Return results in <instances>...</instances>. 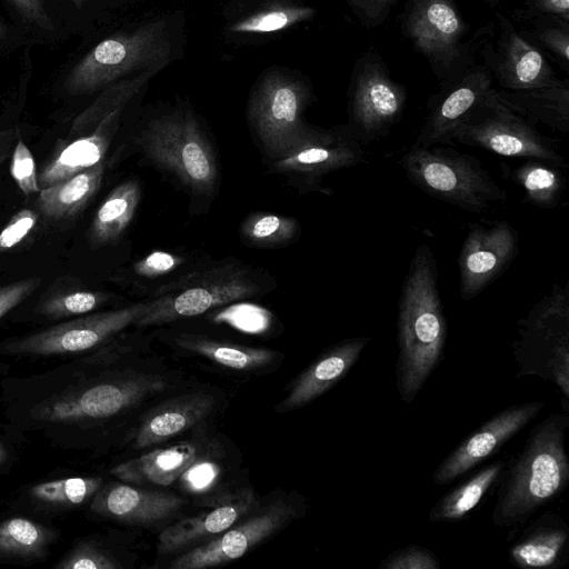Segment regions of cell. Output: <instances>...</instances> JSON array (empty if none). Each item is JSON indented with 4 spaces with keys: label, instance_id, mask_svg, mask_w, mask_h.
<instances>
[{
    "label": "cell",
    "instance_id": "1",
    "mask_svg": "<svg viewBox=\"0 0 569 569\" xmlns=\"http://www.w3.org/2000/svg\"><path fill=\"white\" fill-rule=\"evenodd\" d=\"M447 340V321L437 263L420 244L405 277L398 305L396 385L400 399L411 403L438 366Z\"/></svg>",
    "mask_w": 569,
    "mask_h": 569
},
{
    "label": "cell",
    "instance_id": "2",
    "mask_svg": "<svg viewBox=\"0 0 569 569\" xmlns=\"http://www.w3.org/2000/svg\"><path fill=\"white\" fill-rule=\"evenodd\" d=\"M567 413H553L536 425L522 449L506 462L499 478L492 522L518 527L539 508L557 498L569 483L565 449Z\"/></svg>",
    "mask_w": 569,
    "mask_h": 569
},
{
    "label": "cell",
    "instance_id": "3",
    "mask_svg": "<svg viewBox=\"0 0 569 569\" xmlns=\"http://www.w3.org/2000/svg\"><path fill=\"white\" fill-rule=\"evenodd\" d=\"M399 163L423 192L469 212L489 211L508 197L479 160L450 148L411 147Z\"/></svg>",
    "mask_w": 569,
    "mask_h": 569
},
{
    "label": "cell",
    "instance_id": "4",
    "mask_svg": "<svg viewBox=\"0 0 569 569\" xmlns=\"http://www.w3.org/2000/svg\"><path fill=\"white\" fill-rule=\"evenodd\" d=\"M171 61V42L163 20L113 34L94 46L67 74L64 89L86 94L133 72L161 71Z\"/></svg>",
    "mask_w": 569,
    "mask_h": 569
},
{
    "label": "cell",
    "instance_id": "5",
    "mask_svg": "<svg viewBox=\"0 0 569 569\" xmlns=\"http://www.w3.org/2000/svg\"><path fill=\"white\" fill-rule=\"evenodd\" d=\"M516 378L537 376L557 386L565 410L569 402V284H555L518 321Z\"/></svg>",
    "mask_w": 569,
    "mask_h": 569
},
{
    "label": "cell",
    "instance_id": "6",
    "mask_svg": "<svg viewBox=\"0 0 569 569\" xmlns=\"http://www.w3.org/2000/svg\"><path fill=\"white\" fill-rule=\"evenodd\" d=\"M139 146L149 161L191 192L209 196L216 191V153L191 112L179 110L152 120L142 130Z\"/></svg>",
    "mask_w": 569,
    "mask_h": 569
},
{
    "label": "cell",
    "instance_id": "7",
    "mask_svg": "<svg viewBox=\"0 0 569 569\" xmlns=\"http://www.w3.org/2000/svg\"><path fill=\"white\" fill-rule=\"evenodd\" d=\"M259 280L237 262L189 273L157 289L136 322L148 327L200 316L211 309L258 295Z\"/></svg>",
    "mask_w": 569,
    "mask_h": 569
},
{
    "label": "cell",
    "instance_id": "8",
    "mask_svg": "<svg viewBox=\"0 0 569 569\" xmlns=\"http://www.w3.org/2000/svg\"><path fill=\"white\" fill-rule=\"evenodd\" d=\"M452 141L502 157L539 159L567 167L555 142L507 107L495 87L458 126Z\"/></svg>",
    "mask_w": 569,
    "mask_h": 569
},
{
    "label": "cell",
    "instance_id": "9",
    "mask_svg": "<svg viewBox=\"0 0 569 569\" xmlns=\"http://www.w3.org/2000/svg\"><path fill=\"white\" fill-rule=\"evenodd\" d=\"M401 30L433 74L446 78L471 49L468 24L453 0H406Z\"/></svg>",
    "mask_w": 569,
    "mask_h": 569
},
{
    "label": "cell",
    "instance_id": "10",
    "mask_svg": "<svg viewBox=\"0 0 569 569\" xmlns=\"http://www.w3.org/2000/svg\"><path fill=\"white\" fill-rule=\"evenodd\" d=\"M310 90L300 80L279 72L269 73L258 86L249 104V119L264 152L272 160L289 152L309 126L302 113Z\"/></svg>",
    "mask_w": 569,
    "mask_h": 569
},
{
    "label": "cell",
    "instance_id": "11",
    "mask_svg": "<svg viewBox=\"0 0 569 569\" xmlns=\"http://www.w3.org/2000/svg\"><path fill=\"white\" fill-rule=\"evenodd\" d=\"M478 54L499 89L518 91L555 83L558 78L543 51L501 12L476 34Z\"/></svg>",
    "mask_w": 569,
    "mask_h": 569
},
{
    "label": "cell",
    "instance_id": "12",
    "mask_svg": "<svg viewBox=\"0 0 569 569\" xmlns=\"http://www.w3.org/2000/svg\"><path fill=\"white\" fill-rule=\"evenodd\" d=\"M406 88L389 73L379 54L365 51L357 60L350 83L348 127L363 144L386 136L400 121Z\"/></svg>",
    "mask_w": 569,
    "mask_h": 569
},
{
    "label": "cell",
    "instance_id": "13",
    "mask_svg": "<svg viewBox=\"0 0 569 569\" xmlns=\"http://www.w3.org/2000/svg\"><path fill=\"white\" fill-rule=\"evenodd\" d=\"M477 40L459 64L442 80L428 101V113L411 147L451 143L458 126L493 88V78L483 61L477 60Z\"/></svg>",
    "mask_w": 569,
    "mask_h": 569
},
{
    "label": "cell",
    "instance_id": "14",
    "mask_svg": "<svg viewBox=\"0 0 569 569\" xmlns=\"http://www.w3.org/2000/svg\"><path fill=\"white\" fill-rule=\"evenodd\" d=\"M148 300L124 308L80 317L0 347L10 355L56 356L82 352L107 341L142 317Z\"/></svg>",
    "mask_w": 569,
    "mask_h": 569
},
{
    "label": "cell",
    "instance_id": "15",
    "mask_svg": "<svg viewBox=\"0 0 569 569\" xmlns=\"http://www.w3.org/2000/svg\"><path fill=\"white\" fill-rule=\"evenodd\" d=\"M362 143L350 128L309 127L302 139L284 156L272 160V168L309 189H318L325 176L357 166L365 160Z\"/></svg>",
    "mask_w": 569,
    "mask_h": 569
},
{
    "label": "cell",
    "instance_id": "16",
    "mask_svg": "<svg viewBox=\"0 0 569 569\" xmlns=\"http://www.w3.org/2000/svg\"><path fill=\"white\" fill-rule=\"evenodd\" d=\"M164 387V381L149 376L97 383L44 401L36 408V418L46 422L108 418Z\"/></svg>",
    "mask_w": 569,
    "mask_h": 569
},
{
    "label": "cell",
    "instance_id": "17",
    "mask_svg": "<svg viewBox=\"0 0 569 569\" xmlns=\"http://www.w3.org/2000/svg\"><path fill=\"white\" fill-rule=\"evenodd\" d=\"M518 249V232L508 221L472 224L458 258L461 298L478 296L508 269Z\"/></svg>",
    "mask_w": 569,
    "mask_h": 569
},
{
    "label": "cell",
    "instance_id": "18",
    "mask_svg": "<svg viewBox=\"0 0 569 569\" xmlns=\"http://www.w3.org/2000/svg\"><path fill=\"white\" fill-rule=\"evenodd\" d=\"M543 401L508 407L482 423L452 450L435 469L432 481L445 486L496 453L543 409Z\"/></svg>",
    "mask_w": 569,
    "mask_h": 569
},
{
    "label": "cell",
    "instance_id": "19",
    "mask_svg": "<svg viewBox=\"0 0 569 569\" xmlns=\"http://www.w3.org/2000/svg\"><path fill=\"white\" fill-rule=\"evenodd\" d=\"M296 515L292 506L282 500L274 501L262 512L180 555L172 561L170 568L203 569L236 560L280 529Z\"/></svg>",
    "mask_w": 569,
    "mask_h": 569
},
{
    "label": "cell",
    "instance_id": "20",
    "mask_svg": "<svg viewBox=\"0 0 569 569\" xmlns=\"http://www.w3.org/2000/svg\"><path fill=\"white\" fill-rule=\"evenodd\" d=\"M254 501L253 491L249 488L216 497L202 512L166 528L159 536L158 551L174 553L223 532L248 513Z\"/></svg>",
    "mask_w": 569,
    "mask_h": 569
},
{
    "label": "cell",
    "instance_id": "21",
    "mask_svg": "<svg viewBox=\"0 0 569 569\" xmlns=\"http://www.w3.org/2000/svg\"><path fill=\"white\" fill-rule=\"evenodd\" d=\"M186 503V499L176 495L112 482L102 485L91 499L90 508L104 518L140 526L164 520Z\"/></svg>",
    "mask_w": 569,
    "mask_h": 569
},
{
    "label": "cell",
    "instance_id": "22",
    "mask_svg": "<svg viewBox=\"0 0 569 569\" xmlns=\"http://www.w3.org/2000/svg\"><path fill=\"white\" fill-rule=\"evenodd\" d=\"M368 337L343 340L320 355L295 381L290 393L277 407L288 411L305 406L341 380L360 357Z\"/></svg>",
    "mask_w": 569,
    "mask_h": 569
},
{
    "label": "cell",
    "instance_id": "23",
    "mask_svg": "<svg viewBox=\"0 0 569 569\" xmlns=\"http://www.w3.org/2000/svg\"><path fill=\"white\" fill-rule=\"evenodd\" d=\"M509 558L522 569L566 566L569 561L568 523L557 513H543L512 543Z\"/></svg>",
    "mask_w": 569,
    "mask_h": 569
},
{
    "label": "cell",
    "instance_id": "24",
    "mask_svg": "<svg viewBox=\"0 0 569 569\" xmlns=\"http://www.w3.org/2000/svg\"><path fill=\"white\" fill-rule=\"evenodd\" d=\"M123 108L109 113L91 132L64 146L41 170L38 181L46 188L103 161Z\"/></svg>",
    "mask_w": 569,
    "mask_h": 569
},
{
    "label": "cell",
    "instance_id": "25",
    "mask_svg": "<svg viewBox=\"0 0 569 569\" xmlns=\"http://www.w3.org/2000/svg\"><path fill=\"white\" fill-rule=\"evenodd\" d=\"M497 97L513 112L532 126L552 131H569V80L526 90L509 91L496 88Z\"/></svg>",
    "mask_w": 569,
    "mask_h": 569
},
{
    "label": "cell",
    "instance_id": "26",
    "mask_svg": "<svg viewBox=\"0 0 569 569\" xmlns=\"http://www.w3.org/2000/svg\"><path fill=\"white\" fill-rule=\"evenodd\" d=\"M213 405L214 398L203 392L170 399L143 420L136 437V447H149L177 436L203 419Z\"/></svg>",
    "mask_w": 569,
    "mask_h": 569
},
{
    "label": "cell",
    "instance_id": "27",
    "mask_svg": "<svg viewBox=\"0 0 569 569\" xmlns=\"http://www.w3.org/2000/svg\"><path fill=\"white\" fill-rule=\"evenodd\" d=\"M196 459V448L183 442L122 462L110 473L129 483L168 486L180 478Z\"/></svg>",
    "mask_w": 569,
    "mask_h": 569
},
{
    "label": "cell",
    "instance_id": "28",
    "mask_svg": "<svg viewBox=\"0 0 569 569\" xmlns=\"http://www.w3.org/2000/svg\"><path fill=\"white\" fill-rule=\"evenodd\" d=\"M104 170L100 162L74 176L41 188L38 207L50 219H68L78 214L99 190Z\"/></svg>",
    "mask_w": 569,
    "mask_h": 569
},
{
    "label": "cell",
    "instance_id": "29",
    "mask_svg": "<svg viewBox=\"0 0 569 569\" xmlns=\"http://www.w3.org/2000/svg\"><path fill=\"white\" fill-rule=\"evenodd\" d=\"M505 465L502 460L493 461L447 492L432 506L429 521L451 522L468 517L498 482Z\"/></svg>",
    "mask_w": 569,
    "mask_h": 569
},
{
    "label": "cell",
    "instance_id": "30",
    "mask_svg": "<svg viewBox=\"0 0 569 569\" xmlns=\"http://www.w3.org/2000/svg\"><path fill=\"white\" fill-rule=\"evenodd\" d=\"M140 186L128 180L111 190L97 210L91 226V241L103 246L116 241L132 221L139 201Z\"/></svg>",
    "mask_w": 569,
    "mask_h": 569
},
{
    "label": "cell",
    "instance_id": "31",
    "mask_svg": "<svg viewBox=\"0 0 569 569\" xmlns=\"http://www.w3.org/2000/svg\"><path fill=\"white\" fill-rule=\"evenodd\" d=\"M174 341L182 349L234 370L259 369L277 357L273 350L221 342L201 335L181 333Z\"/></svg>",
    "mask_w": 569,
    "mask_h": 569
},
{
    "label": "cell",
    "instance_id": "32",
    "mask_svg": "<svg viewBox=\"0 0 569 569\" xmlns=\"http://www.w3.org/2000/svg\"><path fill=\"white\" fill-rule=\"evenodd\" d=\"M512 180L523 190L525 200L541 209H555L566 188V177L560 167L539 159H529L511 173Z\"/></svg>",
    "mask_w": 569,
    "mask_h": 569
},
{
    "label": "cell",
    "instance_id": "33",
    "mask_svg": "<svg viewBox=\"0 0 569 569\" xmlns=\"http://www.w3.org/2000/svg\"><path fill=\"white\" fill-rule=\"evenodd\" d=\"M54 539V531L28 518L3 519L0 521V558H43Z\"/></svg>",
    "mask_w": 569,
    "mask_h": 569
},
{
    "label": "cell",
    "instance_id": "34",
    "mask_svg": "<svg viewBox=\"0 0 569 569\" xmlns=\"http://www.w3.org/2000/svg\"><path fill=\"white\" fill-rule=\"evenodd\" d=\"M158 72L159 70H147L107 86L93 103L74 119L70 134L74 137L91 132L109 113L124 108L129 100Z\"/></svg>",
    "mask_w": 569,
    "mask_h": 569
},
{
    "label": "cell",
    "instance_id": "35",
    "mask_svg": "<svg viewBox=\"0 0 569 569\" xmlns=\"http://www.w3.org/2000/svg\"><path fill=\"white\" fill-rule=\"evenodd\" d=\"M102 485V479L98 477H72L34 485L29 493L42 505L72 508L91 500Z\"/></svg>",
    "mask_w": 569,
    "mask_h": 569
},
{
    "label": "cell",
    "instance_id": "36",
    "mask_svg": "<svg viewBox=\"0 0 569 569\" xmlns=\"http://www.w3.org/2000/svg\"><path fill=\"white\" fill-rule=\"evenodd\" d=\"M300 230L297 219L281 214L259 212L241 224L242 237L252 246L273 248L295 239Z\"/></svg>",
    "mask_w": 569,
    "mask_h": 569
},
{
    "label": "cell",
    "instance_id": "37",
    "mask_svg": "<svg viewBox=\"0 0 569 569\" xmlns=\"http://www.w3.org/2000/svg\"><path fill=\"white\" fill-rule=\"evenodd\" d=\"M530 21V29L521 32L541 51L549 53L560 67L569 71V22L557 17H523Z\"/></svg>",
    "mask_w": 569,
    "mask_h": 569
},
{
    "label": "cell",
    "instance_id": "38",
    "mask_svg": "<svg viewBox=\"0 0 569 569\" xmlns=\"http://www.w3.org/2000/svg\"><path fill=\"white\" fill-rule=\"evenodd\" d=\"M315 13L311 7L276 6L239 20L229 30L236 33H271L309 20Z\"/></svg>",
    "mask_w": 569,
    "mask_h": 569
},
{
    "label": "cell",
    "instance_id": "39",
    "mask_svg": "<svg viewBox=\"0 0 569 569\" xmlns=\"http://www.w3.org/2000/svg\"><path fill=\"white\" fill-rule=\"evenodd\" d=\"M107 300L103 293L96 291H72L52 296L39 307V312L50 319L84 315Z\"/></svg>",
    "mask_w": 569,
    "mask_h": 569
},
{
    "label": "cell",
    "instance_id": "40",
    "mask_svg": "<svg viewBox=\"0 0 569 569\" xmlns=\"http://www.w3.org/2000/svg\"><path fill=\"white\" fill-rule=\"evenodd\" d=\"M120 565L103 549L90 541H80L59 560L58 569H117Z\"/></svg>",
    "mask_w": 569,
    "mask_h": 569
},
{
    "label": "cell",
    "instance_id": "41",
    "mask_svg": "<svg viewBox=\"0 0 569 569\" xmlns=\"http://www.w3.org/2000/svg\"><path fill=\"white\" fill-rule=\"evenodd\" d=\"M379 569H439L438 557L429 549L409 545L383 558Z\"/></svg>",
    "mask_w": 569,
    "mask_h": 569
},
{
    "label": "cell",
    "instance_id": "42",
    "mask_svg": "<svg viewBox=\"0 0 569 569\" xmlns=\"http://www.w3.org/2000/svg\"><path fill=\"white\" fill-rule=\"evenodd\" d=\"M10 173L26 196L40 191L33 156L22 140L17 142L12 151Z\"/></svg>",
    "mask_w": 569,
    "mask_h": 569
},
{
    "label": "cell",
    "instance_id": "43",
    "mask_svg": "<svg viewBox=\"0 0 569 569\" xmlns=\"http://www.w3.org/2000/svg\"><path fill=\"white\" fill-rule=\"evenodd\" d=\"M38 214L31 209L16 212L0 231V253L20 243L36 227Z\"/></svg>",
    "mask_w": 569,
    "mask_h": 569
},
{
    "label": "cell",
    "instance_id": "44",
    "mask_svg": "<svg viewBox=\"0 0 569 569\" xmlns=\"http://www.w3.org/2000/svg\"><path fill=\"white\" fill-rule=\"evenodd\" d=\"M365 28L382 24L399 0H346Z\"/></svg>",
    "mask_w": 569,
    "mask_h": 569
},
{
    "label": "cell",
    "instance_id": "45",
    "mask_svg": "<svg viewBox=\"0 0 569 569\" xmlns=\"http://www.w3.org/2000/svg\"><path fill=\"white\" fill-rule=\"evenodd\" d=\"M182 258L167 251H153L137 261L133 270L138 276L154 278L174 270L181 264Z\"/></svg>",
    "mask_w": 569,
    "mask_h": 569
},
{
    "label": "cell",
    "instance_id": "46",
    "mask_svg": "<svg viewBox=\"0 0 569 569\" xmlns=\"http://www.w3.org/2000/svg\"><path fill=\"white\" fill-rule=\"evenodd\" d=\"M41 283L39 277L0 286V319L28 298Z\"/></svg>",
    "mask_w": 569,
    "mask_h": 569
},
{
    "label": "cell",
    "instance_id": "47",
    "mask_svg": "<svg viewBox=\"0 0 569 569\" xmlns=\"http://www.w3.org/2000/svg\"><path fill=\"white\" fill-rule=\"evenodd\" d=\"M218 476V468L209 461L193 462L183 473L186 487L192 491H202L209 488Z\"/></svg>",
    "mask_w": 569,
    "mask_h": 569
},
{
    "label": "cell",
    "instance_id": "48",
    "mask_svg": "<svg viewBox=\"0 0 569 569\" xmlns=\"http://www.w3.org/2000/svg\"><path fill=\"white\" fill-rule=\"evenodd\" d=\"M28 22L44 30H52L53 23L47 12L43 0H8Z\"/></svg>",
    "mask_w": 569,
    "mask_h": 569
},
{
    "label": "cell",
    "instance_id": "49",
    "mask_svg": "<svg viewBox=\"0 0 569 569\" xmlns=\"http://www.w3.org/2000/svg\"><path fill=\"white\" fill-rule=\"evenodd\" d=\"M522 16H550L569 22V0H525Z\"/></svg>",
    "mask_w": 569,
    "mask_h": 569
},
{
    "label": "cell",
    "instance_id": "50",
    "mask_svg": "<svg viewBox=\"0 0 569 569\" xmlns=\"http://www.w3.org/2000/svg\"><path fill=\"white\" fill-rule=\"evenodd\" d=\"M16 137V130L0 128V166L9 157Z\"/></svg>",
    "mask_w": 569,
    "mask_h": 569
},
{
    "label": "cell",
    "instance_id": "51",
    "mask_svg": "<svg viewBox=\"0 0 569 569\" xmlns=\"http://www.w3.org/2000/svg\"><path fill=\"white\" fill-rule=\"evenodd\" d=\"M7 457H8V451H7L6 447L3 446V443L0 441V465H2L7 460Z\"/></svg>",
    "mask_w": 569,
    "mask_h": 569
},
{
    "label": "cell",
    "instance_id": "52",
    "mask_svg": "<svg viewBox=\"0 0 569 569\" xmlns=\"http://www.w3.org/2000/svg\"><path fill=\"white\" fill-rule=\"evenodd\" d=\"M6 33H7V29H6L4 24L0 20V40L6 37Z\"/></svg>",
    "mask_w": 569,
    "mask_h": 569
},
{
    "label": "cell",
    "instance_id": "53",
    "mask_svg": "<svg viewBox=\"0 0 569 569\" xmlns=\"http://www.w3.org/2000/svg\"><path fill=\"white\" fill-rule=\"evenodd\" d=\"M84 1L86 0H72V2L78 9H80L83 6Z\"/></svg>",
    "mask_w": 569,
    "mask_h": 569
},
{
    "label": "cell",
    "instance_id": "54",
    "mask_svg": "<svg viewBox=\"0 0 569 569\" xmlns=\"http://www.w3.org/2000/svg\"><path fill=\"white\" fill-rule=\"evenodd\" d=\"M483 1H485L486 3H488L489 6L493 7V6L498 4V2H499L500 0H483Z\"/></svg>",
    "mask_w": 569,
    "mask_h": 569
}]
</instances>
